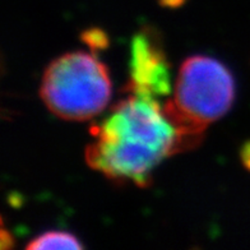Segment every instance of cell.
Segmentation results:
<instances>
[{
  "mask_svg": "<svg viewBox=\"0 0 250 250\" xmlns=\"http://www.w3.org/2000/svg\"><path fill=\"white\" fill-rule=\"evenodd\" d=\"M12 245H13V243H12V237L8 235L5 229H3V230H1V249H7V248H10Z\"/></svg>",
  "mask_w": 250,
  "mask_h": 250,
  "instance_id": "ba28073f",
  "label": "cell"
},
{
  "mask_svg": "<svg viewBox=\"0 0 250 250\" xmlns=\"http://www.w3.org/2000/svg\"><path fill=\"white\" fill-rule=\"evenodd\" d=\"M82 40L83 42H86L93 51L106 49L109 45L107 35L100 28H89V30L84 31L82 33Z\"/></svg>",
  "mask_w": 250,
  "mask_h": 250,
  "instance_id": "8992f818",
  "label": "cell"
},
{
  "mask_svg": "<svg viewBox=\"0 0 250 250\" xmlns=\"http://www.w3.org/2000/svg\"><path fill=\"white\" fill-rule=\"evenodd\" d=\"M170 65L164 53L161 39L155 30L142 28L132 41L129 93L161 97L170 92Z\"/></svg>",
  "mask_w": 250,
  "mask_h": 250,
  "instance_id": "277c9868",
  "label": "cell"
},
{
  "mask_svg": "<svg viewBox=\"0 0 250 250\" xmlns=\"http://www.w3.org/2000/svg\"><path fill=\"white\" fill-rule=\"evenodd\" d=\"M83 245L74 235L64 231H47L33 239L28 245V250L45 249H82Z\"/></svg>",
  "mask_w": 250,
  "mask_h": 250,
  "instance_id": "5b68a950",
  "label": "cell"
},
{
  "mask_svg": "<svg viewBox=\"0 0 250 250\" xmlns=\"http://www.w3.org/2000/svg\"><path fill=\"white\" fill-rule=\"evenodd\" d=\"M40 96L58 118L88 120L105 109L111 97L106 66L83 51L68 53L50 62L40 87Z\"/></svg>",
  "mask_w": 250,
  "mask_h": 250,
  "instance_id": "3957f363",
  "label": "cell"
},
{
  "mask_svg": "<svg viewBox=\"0 0 250 250\" xmlns=\"http://www.w3.org/2000/svg\"><path fill=\"white\" fill-rule=\"evenodd\" d=\"M240 158L245 168L250 171V141L243 146V148L240 151Z\"/></svg>",
  "mask_w": 250,
  "mask_h": 250,
  "instance_id": "52a82bcc",
  "label": "cell"
},
{
  "mask_svg": "<svg viewBox=\"0 0 250 250\" xmlns=\"http://www.w3.org/2000/svg\"><path fill=\"white\" fill-rule=\"evenodd\" d=\"M91 133L96 139L86 149L87 164L111 180L139 187L148 184L164 158L180 152L176 128L148 96L129 93Z\"/></svg>",
  "mask_w": 250,
  "mask_h": 250,
  "instance_id": "6da1fadb",
  "label": "cell"
},
{
  "mask_svg": "<svg viewBox=\"0 0 250 250\" xmlns=\"http://www.w3.org/2000/svg\"><path fill=\"white\" fill-rule=\"evenodd\" d=\"M160 3H161L162 5H165V7L175 8L180 7L181 4L184 3V0H160Z\"/></svg>",
  "mask_w": 250,
  "mask_h": 250,
  "instance_id": "9c48e42d",
  "label": "cell"
},
{
  "mask_svg": "<svg viewBox=\"0 0 250 250\" xmlns=\"http://www.w3.org/2000/svg\"><path fill=\"white\" fill-rule=\"evenodd\" d=\"M234 97V78L218 60L197 55L183 62L174 99L162 106L176 128L180 152L201 143L206 128L230 110Z\"/></svg>",
  "mask_w": 250,
  "mask_h": 250,
  "instance_id": "7a4b0ae2",
  "label": "cell"
}]
</instances>
